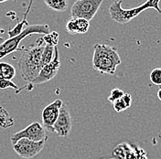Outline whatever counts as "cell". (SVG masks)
<instances>
[{
    "label": "cell",
    "instance_id": "1",
    "mask_svg": "<svg viewBox=\"0 0 161 159\" xmlns=\"http://www.w3.org/2000/svg\"><path fill=\"white\" fill-rule=\"evenodd\" d=\"M93 49V69L102 74L114 75L117 67L121 64V59L116 49L99 43H96Z\"/></svg>",
    "mask_w": 161,
    "mask_h": 159
},
{
    "label": "cell",
    "instance_id": "2",
    "mask_svg": "<svg viewBox=\"0 0 161 159\" xmlns=\"http://www.w3.org/2000/svg\"><path fill=\"white\" fill-rule=\"evenodd\" d=\"M43 50L44 47L42 45L29 47L18 62L22 79L30 84L33 83L42 69L41 57Z\"/></svg>",
    "mask_w": 161,
    "mask_h": 159
},
{
    "label": "cell",
    "instance_id": "3",
    "mask_svg": "<svg viewBox=\"0 0 161 159\" xmlns=\"http://www.w3.org/2000/svg\"><path fill=\"white\" fill-rule=\"evenodd\" d=\"M50 33V28L47 24H36L27 27L25 30L17 37L9 38L8 40H5L3 44L0 45V60L3 58L7 57L14 51H19L26 49H20L19 44L22 40L28 36L32 34H44L47 35Z\"/></svg>",
    "mask_w": 161,
    "mask_h": 159
},
{
    "label": "cell",
    "instance_id": "4",
    "mask_svg": "<svg viewBox=\"0 0 161 159\" xmlns=\"http://www.w3.org/2000/svg\"><path fill=\"white\" fill-rule=\"evenodd\" d=\"M103 0H77L71 7V18H80L90 21L98 10Z\"/></svg>",
    "mask_w": 161,
    "mask_h": 159
},
{
    "label": "cell",
    "instance_id": "5",
    "mask_svg": "<svg viewBox=\"0 0 161 159\" xmlns=\"http://www.w3.org/2000/svg\"><path fill=\"white\" fill-rule=\"evenodd\" d=\"M28 139L34 142H40L44 139H48V135L46 134V130L40 123L35 122L28 125L25 129L21 130L13 134L10 137L12 145H15L20 139Z\"/></svg>",
    "mask_w": 161,
    "mask_h": 159
},
{
    "label": "cell",
    "instance_id": "6",
    "mask_svg": "<svg viewBox=\"0 0 161 159\" xmlns=\"http://www.w3.org/2000/svg\"><path fill=\"white\" fill-rule=\"evenodd\" d=\"M47 140L48 139H44L40 142H34L23 138L17 142L15 145H13V149L22 158H32L42 151Z\"/></svg>",
    "mask_w": 161,
    "mask_h": 159
},
{
    "label": "cell",
    "instance_id": "7",
    "mask_svg": "<svg viewBox=\"0 0 161 159\" xmlns=\"http://www.w3.org/2000/svg\"><path fill=\"white\" fill-rule=\"evenodd\" d=\"M142 12L143 9L141 6L131 9H124L122 8V0L114 1L109 8V13L112 19L119 24H126L130 22Z\"/></svg>",
    "mask_w": 161,
    "mask_h": 159
},
{
    "label": "cell",
    "instance_id": "8",
    "mask_svg": "<svg viewBox=\"0 0 161 159\" xmlns=\"http://www.w3.org/2000/svg\"><path fill=\"white\" fill-rule=\"evenodd\" d=\"M63 105L62 101L60 99L52 101L49 105H47L41 113L42 124L46 131L50 133H54V124L59 117L60 110Z\"/></svg>",
    "mask_w": 161,
    "mask_h": 159
},
{
    "label": "cell",
    "instance_id": "9",
    "mask_svg": "<svg viewBox=\"0 0 161 159\" xmlns=\"http://www.w3.org/2000/svg\"><path fill=\"white\" fill-rule=\"evenodd\" d=\"M60 67V54H59V50L57 47H55V53H54V58L50 64L46 65L45 67H43L40 70V74L38 75V77L36 80L33 81L32 84H41V83H45L47 81H49L51 79H53Z\"/></svg>",
    "mask_w": 161,
    "mask_h": 159
},
{
    "label": "cell",
    "instance_id": "10",
    "mask_svg": "<svg viewBox=\"0 0 161 159\" xmlns=\"http://www.w3.org/2000/svg\"><path fill=\"white\" fill-rule=\"evenodd\" d=\"M72 127V121L69 109L63 104L60 110L59 117L54 124V132L60 137H67Z\"/></svg>",
    "mask_w": 161,
    "mask_h": 159
},
{
    "label": "cell",
    "instance_id": "11",
    "mask_svg": "<svg viewBox=\"0 0 161 159\" xmlns=\"http://www.w3.org/2000/svg\"><path fill=\"white\" fill-rule=\"evenodd\" d=\"M16 76V69L9 63L0 62V79L10 80Z\"/></svg>",
    "mask_w": 161,
    "mask_h": 159
},
{
    "label": "cell",
    "instance_id": "12",
    "mask_svg": "<svg viewBox=\"0 0 161 159\" xmlns=\"http://www.w3.org/2000/svg\"><path fill=\"white\" fill-rule=\"evenodd\" d=\"M45 4L55 11L63 12L68 8V0H44Z\"/></svg>",
    "mask_w": 161,
    "mask_h": 159
},
{
    "label": "cell",
    "instance_id": "13",
    "mask_svg": "<svg viewBox=\"0 0 161 159\" xmlns=\"http://www.w3.org/2000/svg\"><path fill=\"white\" fill-rule=\"evenodd\" d=\"M54 53H55V47H52L50 45H46L44 47V50L42 53L41 57V65L42 68L45 67L46 65L50 64L54 58Z\"/></svg>",
    "mask_w": 161,
    "mask_h": 159
},
{
    "label": "cell",
    "instance_id": "14",
    "mask_svg": "<svg viewBox=\"0 0 161 159\" xmlns=\"http://www.w3.org/2000/svg\"><path fill=\"white\" fill-rule=\"evenodd\" d=\"M30 6H31V4H30V7H29V8H28V12L25 14V16H24V19L23 20L19 23L14 29H12V30H10L8 31V35H9V38H14V37H17V36H19V34H21L25 29L28 27L27 25H28V21H27V16H28V13L30 12Z\"/></svg>",
    "mask_w": 161,
    "mask_h": 159
},
{
    "label": "cell",
    "instance_id": "15",
    "mask_svg": "<svg viewBox=\"0 0 161 159\" xmlns=\"http://www.w3.org/2000/svg\"><path fill=\"white\" fill-rule=\"evenodd\" d=\"M42 40L44 42H46L47 45H50L52 47H57L58 42H59V33L56 31L50 32L49 34L45 35Z\"/></svg>",
    "mask_w": 161,
    "mask_h": 159
},
{
    "label": "cell",
    "instance_id": "16",
    "mask_svg": "<svg viewBox=\"0 0 161 159\" xmlns=\"http://www.w3.org/2000/svg\"><path fill=\"white\" fill-rule=\"evenodd\" d=\"M76 19V27H77V33L78 34H84L86 33L89 28H90V21L80 19V18H75Z\"/></svg>",
    "mask_w": 161,
    "mask_h": 159
},
{
    "label": "cell",
    "instance_id": "17",
    "mask_svg": "<svg viewBox=\"0 0 161 159\" xmlns=\"http://www.w3.org/2000/svg\"><path fill=\"white\" fill-rule=\"evenodd\" d=\"M149 78L154 85L161 86V68H155L154 70H152Z\"/></svg>",
    "mask_w": 161,
    "mask_h": 159
},
{
    "label": "cell",
    "instance_id": "18",
    "mask_svg": "<svg viewBox=\"0 0 161 159\" xmlns=\"http://www.w3.org/2000/svg\"><path fill=\"white\" fill-rule=\"evenodd\" d=\"M161 0H147L146 1L143 5H141V8H143V10L148 9V8H154L155 10H157L159 14H161V10L159 8V2Z\"/></svg>",
    "mask_w": 161,
    "mask_h": 159
},
{
    "label": "cell",
    "instance_id": "19",
    "mask_svg": "<svg viewBox=\"0 0 161 159\" xmlns=\"http://www.w3.org/2000/svg\"><path fill=\"white\" fill-rule=\"evenodd\" d=\"M8 88H12V89L17 90L18 91H20V90H21L22 89H25V88H27V86H26V87H23V88H21V89H19V86H18L16 83H14L12 80H10L0 79V89L5 90V89H8Z\"/></svg>",
    "mask_w": 161,
    "mask_h": 159
},
{
    "label": "cell",
    "instance_id": "20",
    "mask_svg": "<svg viewBox=\"0 0 161 159\" xmlns=\"http://www.w3.org/2000/svg\"><path fill=\"white\" fill-rule=\"evenodd\" d=\"M113 105H114V111H115L116 112H124V111H125L127 108L130 107V106L125 102V101L124 100L123 97H122L121 99L115 101L113 103Z\"/></svg>",
    "mask_w": 161,
    "mask_h": 159
},
{
    "label": "cell",
    "instance_id": "21",
    "mask_svg": "<svg viewBox=\"0 0 161 159\" xmlns=\"http://www.w3.org/2000/svg\"><path fill=\"white\" fill-rule=\"evenodd\" d=\"M124 95H125V92L122 90L118 89V88H114L111 90L110 95L108 96V101L112 103H114L115 101L121 99Z\"/></svg>",
    "mask_w": 161,
    "mask_h": 159
},
{
    "label": "cell",
    "instance_id": "22",
    "mask_svg": "<svg viewBox=\"0 0 161 159\" xmlns=\"http://www.w3.org/2000/svg\"><path fill=\"white\" fill-rule=\"evenodd\" d=\"M66 30L68 33L70 35H75L77 33V27H76V19L75 18H70V19L66 23Z\"/></svg>",
    "mask_w": 161,
    "mask_h": 159
},
{
    "label": "cell",
    "instance_id": "23",
    "mask_svg": "<svg viewBox=\"0 0 161 159\" xmlns=\"http://www.w3.org/2000/svg\"><path fill=\"white\" fill-rule=\"evenodd\" d=\"M158 100L161 101V88L158 90Z\"/></svg>",
    "mask_w": 161,
    "mask_h": 159
},
{
    "label": "cell",
    "instance_id": "24",
    "mask_svg": "<svg viewBox=\"0 0 161 159\" xmlns=\"http://www.w3.org/2000/svg\"><path fill=\"white\" fill-rule=\"evenodd\" d=\"M5 39H3V38H1V37H0V45H1V44H3V43H4V42H5Z\"/></svg>",
    "mask_w": 161,
    "mask_h": 159
},
{
    "label": "cell",
    "instance_id": "25",
    "mask_svg": "<svg viewBox=\"0 0 161 159\" xmlns=\"http://www.w3.org/2000/svg\"><path fill=\"white\" fill-rule=\"evenodd\" d=\"M7 1H8V0H0V4H1V3H5V2H7Z\"/></svg>",
    "mask_w": 161,
    "mask_h": 159
},
{
    "label": "cell",
    "instance_id": "26",
    "mask_svg": "<svg viewBox=\"0 0 161 159\" xmlns=\"http://www.w3.org/2000/svg\"><path fill=\"white\" fill-rule=\"evenodd\" d=\"M0 31H1V32H4V30H0Z\"/></svg>",
    "mask_w": 161,
    "mask_h": 159
}]
</instances>
